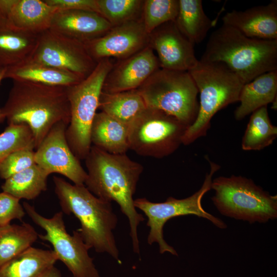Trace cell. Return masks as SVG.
Returning <instances> with one entry per match:
<instances>
[{
	"label": "cell",
	"mask_w": 277,
	"mask_h": 277,
	"mask_svg": "<svg viewBox=\"0 0 277 277\" xmlns=\"http://www.w3.org/2000/svg\"><path fill=\"white\" fill-rule=\"evenodd\" d=\"M277 93V70L262 74L244 84L234 112L236 120H241L258 109L274 102Z\"/></svg>",
	"instance_id": "obj_21"
},
{
	"label": "cell",
	"mask_w": 277,
	"mask_h": 277,
	"mask_svg": "<svg viewBox=\"0 0 277 277\" xmlns=\"http://www.w3.org/2000/svg\"><path fill=\"white\" fill-rule=\"evenodd\" d=\"M160 68L158 58L148 45L113 63L105 77L102 92L115 93L137 89Z\"/></svg>",
	"instance_id": "obj_16"
},
{
	"label": "cell",
	"mask_w": 277,
	"mask_h": 277,
	"mask_svg": "<svg viewBox=\"0 0 277 277\" xmlns=\"http://www.w3.org/2000/svg\"><path fill=\"white\" fill-rule=\"evenodd\" d=\"M58 10L48 5L44 0H14L9 22L18 30L38 35L50 29Z\"/></svg>",
	"instance_id": "obj_19"
},
{
	"label": "cell",
	"mask_w": 277,
	"mask_h": 277,
	"mask_svg": "<svg viewBox=\"0 0 277 277\" xmlns=\"http://www.w3.org/2000/svg\"><path fill=\"white\" fill-rule=\"evenodd\" d=\"M113 63L111 59L98 61L87 77L67 87L70 121L66 137L70 149L79 160L86 159L91 147L92 124L98 108L104 80Z\"/></svg>",
	"instance_id": "obj_8"
},
{
	"label": "cell",
	"mask_w": 277,
	"mask_h": 277,
	"mask_svg": "<svg viewBox=\"0 0 277 277\" xmlns=\"http://www.w3.org/2000/svg\"><path fill=\"white\" fill-rule=\"evenodd\" d=\"M211 189L215 191L212 201L224 216L250 224L277 218V196L270 195L251 179L220 176L212 181Z\"/></svg>",
	"instance_id": "obj_6"
},
{
	"label": "cell",
	"mask_w": 277,
	"mask_h": 277,
	"mask_svg": "<svg viewBox=\"0 0 277 277\" xmlns=\"http://www.w3.org/2000/svg\"><path fill=\"white\" fill-rule=\"evenodd\" d=\"M44 1L49 6L58 10H85L100 13L97 0H44Z\"/></svg>",
	"instance_id": "obj_35"
},
{
	"label": "cell",
	"mask_w": 277,
	"mask_h": 277,
	"mask_svg": "<svg viewBox=\"0 0 277 277\" xmlns=\"http://www.w3.org/2000/svg\"><path fill=\"white\" fill-rule=\"evenodd\" d=\"M67 87L13 81L2 112L8 125L23 124L29 127L36 149L54 125L63 122L68 126L70 110Z\"/></svg>",
	"instance_id": "obj_2"
},
{
	"label": "cell",
	"mask_w": 277,
	"mask_h": 277,
	"mask_svg": "<svg viewBox=\"0 0 277 277\" xmlns=\"http://www.w3.org/2000/svg\"><path fill=\"white\" fill-rule=\"evenodd\" d=\"M187 128L175 117L147 107L129 125V149L144 156H167L182 144Z\"/></svg>",
	"instance_id": "obj_10"
},
{
	"label": "cell",
	"mask_w": 277,
	"mask_h": 277,
	"mask_svg": "<svg viewBox=\"0 0 277 277\" xmlns=\"http://www.w3.org/2000/svg\"><path fill=\"white\" fill-rule=\"evenodd\" d=\"M18 199L5 192L0 193V226L10 224L11 221H22L25 215Z\"/></svg>",
	"instance_id": "obj_34"
},
{
	"label": "cell",
	"mask_w": 277,
	"mask_h": 277,
	"mask_svg": "<svg viewBox=\"0 0 277 277\" xmlns=\"http://www.w3.org/2000/svg\"><path fill=\"white\" fill-rule=\"evenodd\" d=\"M128 129L129 125L105 113H96L91 128V144L111 154H126L129 149Z\"/></svg>",
	"instance_id": "obj_22"
},
{
	"label": "cell",
	"mask_w": 277,
	"mask_h": 277,
	"mask_svg": "<svg viewBox=\"0 0 277 277\" xmlns=\"http://www.w3.org/2000/svg\"><path fill=\"white\" fill-rule=\"evenodd\" d=\"M38 237V234L28 223L0 226V267L31 247Z\"/></svg>",
	"instance_id": "obj_28"
},
{
	"label": "cell",
	"mask_w": 277,
	"mask_h": 277,
	"mask_svg": "<svg viewBox=\"0 0 277 277\" xmlns=\"http://www.w3.org/2000/svg\"><path fill=\"white\" fill-rule=\"evenodd\" d=\"M85 160L87 176L84 185L94 195L115 202L128 218L134 252L140 254L137 228L145 220L134 205V194L143 166L126 154H111L91 146Z\"/></svg>",
	"instance_id": "obj_1"
},
{
	"label": "cell",
	"mask_w": 277,
	"mask_h": 277,
	"mask_svg": "<svg viewBox=\"0 0 277 277\" xmlns=\"http://www.w3.org/2000/svg\"><path fill=\"white\" fill-rule=\"evenodd\" d=\"M38 36L10 24L0 26V67L7 68L28 59L35 48Z\"/></svg>",
	"instance_id": "obj_24"
},
{
	"label": "cell",
	"mask_w": 277,
	"mask_h": 277,
	"mask_svg": "<svg viewBox=\"0 0 277 277\" xmlns=\"http://www.w3.org/2000/svg\"><path fill=\"white\" fill-rule=\"evenodd\" d=\"M149 35L142 19L112 27L105 34L84 43L90 56L96 62L127 58L149 45Z\"/></svg>",
	"instance_id": "obj_14"
},
{
	"label": "cell",
	"mask_w": 277,
	"mask_h": 277,
	"mask_svg": "<svg viewBox=\"0 0 277 277\" xmlns=\"http://www.w3.org/2000/svg\"><path fill=\"white\" fill-rule=\"evenodd\" d=\"M245 36L260 39H277V1L254 6L244 11L232 10L222 18Z\"/></svg>",
	"instance_id": "obj_17"
},
{
	"label": "cell",
	"mask_w": 277,
	"mask_h": 277,
	"mask_svg": "<svg viewBox=\"0 0 277 277\" xmlns=\"http://www.w3.org/2000/svg\"><path fill=\"white\" fill-rule=\"evenodd\" d=\"M97 3L100 14L112 27L142 19L144 1L97 0Z\"/></svg>",
	"instance_id": "obj_30"
},
{
	"label": "cell",
	"mask_w": 277,
	"mask_h": 277,
	"mask_svg": "<svg viewBox=\"0 0 277 277\" xmlns=\"http://www.w3.org/2000/svg\"><path fill=\"white\" fill-rule=\"evenodd\" d=\"M4 78L65 87L76 84L83 80L69 71L29 59L6 68Z\"/></svg>",
	"instance_id": "obj_20"
},
{
	"label": "cell",
	"mask_w": 277,
	"mask_h": 277,
	"mask_svg": "<svg viewBox=\"0 0 277 277\" xmlns=\"http://www.w3.org/2000/svg\"><path fill=\"white\" fill-rule=\"evenodd\" d=\"M179 0L144 1L142 19L148 34L162 24L174 21L177 15Z\"/></svg>",
	"instance_id": "obj_31"
},
{
	"label": "cell",
	"mask_w": 277,
	"mask_h": 277,
	"mask_svg": "<svg viewBox=\"0 0 277 277\" xmlns=\"http://www.w3.org/2000/svg\"><path fill=\"white\" fill-rule=\"evenodd\" d=\"M112 27L98 13L77 10H58L49 29L85 43L105 34Z\"/></svg>",
	"instance_id": "obj_18"
},
{
	"label": "cell",
	"mask_w": 277,
	"mask_h": 277,
	"mask_svg": "<svg viewBox=\"0 0 277 277\" xmlns=\"http://www.w3.org/2000/svg\"><path fill=\"white\" fill-rule=\"evenodd\" d=\"M23 207L32 221L45 230L46 233L38 237L51 243L57 260L65 264L73 277H101L81 234L77 230L72 235L67 232L63 212L46 218L27 202L23 203Z\"/></svg>",
	"instance_id": "obj_11"
},
{
	"label": "cell",
	"mask_w": 277,
	"mask_h": 277,
	"mask_svg": "<svg viewBox=\"0 0 277 277\" xmlns=\"http://www.w3.org/2000/svg\"><path fill=\"white\" fill-rule=\"evenodd\" d=\"M200 94L199 108L194 123L183 136L182 144L189 145L206 135L212 117L228 105L239 102L244 85L240 77L221 62L199 60L188 71Z\"/></svg>",
	"instance_id": "obj_5"
},
{
	"label": "cell",
	"mask_w": 277,
	"mask_h": 277,
	"mask_svg": "<svg viewBox=\"0 0 277 277\" xmlns=\"http://www.w3.org/2000/svg\"><path fill=\"white\" fill-rule=\"evenodd\" d=\"M277 136V127L270 120L267 106L251 113L242 140L245 151L261 150L271 145Z\"/></svg>",
	"instance_id": "obj_29"
},
{
	"label": "cell",
	"mask_w": 277,
	"mask_h": 277,
	"mask_svg": "<svg viewBox=\"0 0 277 277\" xmlns=\"http://www.w3.org/2000/svg\"><path fill=\"white\" fill-rule=\"evenodd\" d=\"M200 60L224 64L245 84L277 70V39L248 37L223 24L210 35Z\"/></svg>",
	"instance_id": "obj_4"
},
{
	"label": "cell",
	"mask_w": 277,
	"mask_h": 277,
	"mask_svg": "<svg viewBox=\"0 0 277 277\" xmlns=\"http://www.w3.org/2000/svg\"><path fill=\"white\" fill-rule=\"evenodd\" d=\"M177 15L174 21L181 33L193 45L202 42L212 27L201 0H179Z\"/></svg>",
	"instance_id": "obj_25"
},
{
	"label": "cell",
	"mask_w": 277,
	"mask_h": 277,
	"mask_svg": "<svg viewBox=\"0 0 277 277\" xmlns=\"http://www.w3.org/2000/svg\"><path fill=\"white\" fill-rule=\"evenodd\" d=\"M34 149H22L7 156L0 163V177L6 180L35 164Z\"/></svg>",
	"instance_id": "obj_33"
},
{
	"label": "cell",
	"mask_w": 277,
	"mask_h": 277,
	"mask_svg": "<svg viewBox=\"0 0 277 277\" xmlns=\"http://www.w3.org/2000/svg\"><path fill=\"white\" fill-rule=\"evenodd\" d=\"M14 0H0V26L10 24L9 14Z\"/></svg>",
	"instance_id": "obj_36"
},
{
	"label": "cell",
	"mask_w": 277,
	"mask_h": 277,
	"mask_svg": "<svg viewBox=\"0 0 277 277\" xmlns=\"http://www.w3.org/2000/svg\"><path fill=\"white\" fill-rule=\"evenodd\" d=\"M28 148L35 149L29 127L23 124L8 125L0 134V163L11 153Z\"/></svg>",
	"instance_id": "obj_32"
},
{
	"label": "cell",
	"mask_w": 277,
	"mask_h": 277,
	"mask_svg": "<svg viewBox=\"0 0 277 277\" xmlns=\"http://www.w3.org/2000/svg\"><path fill=\"white\" fill-rule=\"evenodd\" d=\"M57 260L53 250L30 247L2 265L0 277H39Z\"/></svg>",
	"instance_id": "obj_23"
},
{
	"label": "cell",
	"mask_w": 277,
	"mask_h": 277,
	"mask_svg": "<svg viewBox=\"0 0 277 277\" xmlns=\"http://www.w3.org/2000/svg\"><path fill=\"white\" fill-rule=\"evenodd\" d=\"M53 180L63 212L73 214L79 220L81 228L76 230L87 247L120 262L113 232L118 219L111 202L96 196L85 185H72L55 176Z\"/></svg>",
	"instance_id": "obj_3"
},
{
	"label": "cell",
	"mask_w": 277,
	"mask_h": 277,
	"mask_svg": "<svg viewBox=\"0 0 277 277\" xmlns=\"http://www.w3.org/2000/svg\"><path fill=\"white\" fill-rule=\"evenodd\" d=\"M209 162L210 166L209 172L206 173L200 189L191 196L183 199L170 196L161 203H153L146 198L134 200L135 207L142 210L148 218L147 225L150 228V230L147 243L149 245L157 243L161 254L167 252L172 255H178L174 248L164 240L163 235L165 223L173 217L195 215L209 220L220 229L227 228V225L222 220L206 211L202 205L204 195L211 189L212 176L220 168L215 163Z\"/></svg>",
	"instance_id": "obj_9"
},
{
	"label": "cell",
	"mask_w": 277,
	"mask_h": 277,
	"mask_svg": "<svg viewBox=\"0 0 277 277\" xmlns=\"http://www.w3.org/2000/svg\"><path fill=\"white\" fill-rule=\"evenodd\" d=\"M137 89L147 108L171 115L187 128L195 121L199 92L188 71L160 68Z\"/></svg>",
	"instance_id": "obj_7"
},
{
	"label": "cell",
	"mask_w": 277,
	"mask_h": 277,
	"mask_svg": "<svg viewBox=\"0 0 277 277\" xmlns=\"http://www.w3.org/2000/svg\"><path fill=\"white\" fill-rule=\"evenodd\" d=\"M6 68L0 67V84L4 78ZM5 120V117L0 109V123H3Z\"/></svg>",
	"instance_id": "obj_38"
},
{
	"label": "cell",
	"mask_w": 277,
	"mask_h": 277,
	"mask_svg": "<svg viewBox=\"0 0 277 277\" xmlns=\"http://www.w3.org/2000/svg\"><path fill=\"white\" fill-rule=\"evenodd\" d=\"M49 175L35 164L5 180L2 189L19 200H33L46 190Z\"/></svg>",
	"instance_id": "obj_27"
},
{
	"label": "cell",
	"mask_w": 277,
	"mask_h": 277,
	"mask_svg": "<svg viewBox=\"0 0 277 277\" xmlns=\"http://www.w3.org/2000/svg\"><path fill=\"white\" fill-rule=\"evenodd\" d=\"M67 126L68 124L62 122L52 127L36 148L35 162L49 174L59 173L74 184L84 185L87 173L67 143Z\"/></svg>",
	"instance_id": "obj_13"
},
{
	"label": "cell",
	"mask_w": 277,
	"mask_h": 277,
	"mask_svg": "<svg viewBox=\"0 0 277 277\" xmlns=\"http://www.w3.org/2000/svg\"><path fill=\"white\" fill-rule=\"evenodd\" d=\"M28 59L69 71L83 79L97 64L84 43L50 29L38 35L35 48Z\"/></svg>",
	"instance_id": "obj_12"
},
{
	"label": "cell",
	"mask_w": 277,
	"mask_h": 277,
	"mask_svg": "<svg viewBox=\"0 0 277 277\" xmlns=\"http://www.w3.org/2000/svg\"><path fill=\"white\" fill-rule=\"evenodd\" d=\"M39 277H61L60 271L54 266L51 267Z\"/></svg>",
	"instance_id": "obj_37"
},
{
	"label": "cell",
	"mask_w": 277,
	"mask_h": 277,
	"mask_svg": "<svg viewBox=\"0 0 277 277\" xmlns=\"http://www.w3.org/2000/svg\"><path fill=\"white\" fill-rule=\"evenodd\" d=\"M146 104L137 89L115 92H102L98 108L128 125L144 110Z\"/></svg>",
	"instance_id": "obj_26"
},
{
	"label": "cell",
	"mask_w": 277,
	"mask_h": 277,
	"mask_svg": "<svg viewBox=\"0 0 277 277\" xmlns=\"http://www.w3.org/2000/svg\"><path fill=\"white\" fill-rule=\"evenodd\" d=\"M149 35V45L155 51L160 68L189 71L197 65L194 45L181 33L174 21L162 24Z\"/></svg>",
	"instance_id": "obj_15"
}]
</instances>
